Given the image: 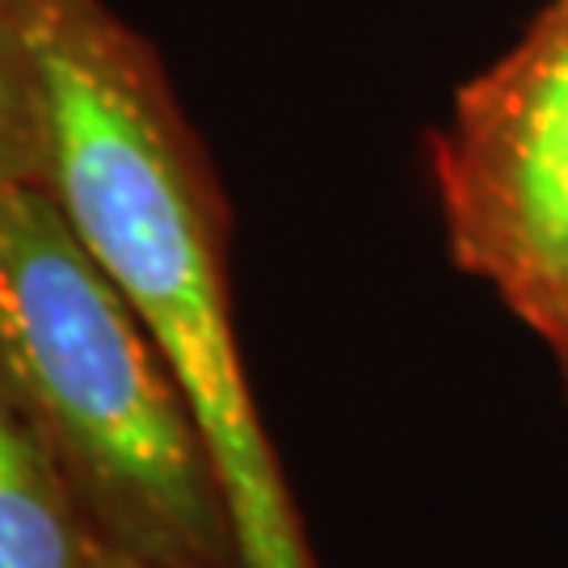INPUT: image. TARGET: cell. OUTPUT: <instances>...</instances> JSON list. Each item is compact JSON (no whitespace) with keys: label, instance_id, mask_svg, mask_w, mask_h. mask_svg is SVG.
<instances>
[{"label":"cell","instance_id":"277c9868","mask_svg":"<svg viewBox=\"0 0 568 568\" xmlns=\"http://www.w3.org/2000/svg\"><path fill=\"white\" fill-rule=\"evenodd\" d=\"M93 544L55 450L0 379V568H93Z\"/></svg>","mask_w":568,"mask_h":568},{"label":"cell","instance_id":"6da1fadb","mask_svg":"<svg viewBox=\"0 0 568 568\" xmlns=\"http://www.w3.org/2000/svg\"><path fill=\"white\" fill-rule=\"evenodd\" d=\"M13 4L39 68L42 185L182 387L241 568H316L232 333L224 194L161 55L105 0Z\"/></svg>","mask_w":568,"mask_h":568},{"label":"cell","instance_id":"ba28073f","mask_svg":"<svg viewBox=\"0 0 568 568\" xmlns=\"http://www.w3.org/2000/svg\"><path fill=\"white\" fill-rule=\"evenodd\" d=\"M560 4H565V9H568V0H560Z\"/></svg>","mask_w":568,"mask_h":568},{"label":"cell","instance_id":"5b68a950","mask_svg":"<svg viewBox=\"0 0 568 568\" xmlns=\"http://www.w3.org/2000/svg\"><path fill=\"white\" fill-rule=\"evenodd\" d=\"M47 126L30 34L13 0H0V190L42 185Z\"/></svg>","mask_w":568,"mask_h":568},{"label":"cell","instance_id":"8992f818","mask_svg":"<svg viewBox=\"0 0 568 568\" xmlns=\"http://www.w3.org/2000/svg\"><path fill=\"white\" fill-rule=\"evenodd\" d=\"M93 568H203V565H185V560H152V556H140V551H126L119 544H105L98 535L93 544Z\"/></svg>","mask_w":568,"mask_h":568},{"label":"cell","instance_id":"3957f363","mask_svg":"<svg viewBox=\"0 0 568 568\" xmlns=\"http://www.w3.org/2000/svg\"><path fill=\"white\" fill-rule=\"evenodd\" d=\"M447 248L530 328L568 312V9L548 0L429 135Z\"/></svg>","mask_w":568,"mask_h":568},{"label":"cell","instance_id":"7a4b0ae2","mask_svg":"<svg viewBox=\"0 0 568 568\" xmlns=\"http://www.w3.org/2000/svg\"><path fill=\"white\" fill-rule=\"evenodd\" d=\"M0 379L105 544L241 568L224 485L182 387L47 185L0 190Z\"/></svg>","mask_w":568,"mask_h":568},{"label":"cell","instance_id":"52a82bcc","mask_svg":"<svg viewBox=\"0 0 568 568\" xmlns=\"http://www.w3.org/2000/svg\"><path fill=\"white\" fill-rule=\"evenodd\" d=\"M544 342H548L551 358H556V371H560V384H565V400H568V312L544 333Z\"/></svg>","mask_w":568,"mask_h":568}]
</instances>
